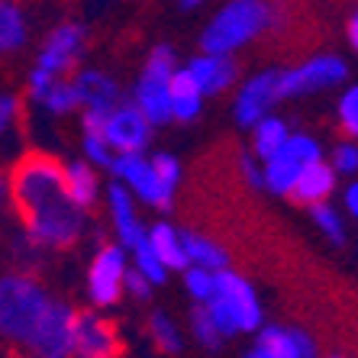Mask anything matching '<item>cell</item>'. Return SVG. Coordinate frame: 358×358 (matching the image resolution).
Returning <instances> with one entry per match:
<instances>
[{
	"mask_svg": "<svg viewBox=\"0 0 358 358\" xmlns=\"http://www.w3.org/2000/svg\"><path fill=\"white\" fill-rule=\"evenodd\" d=\"M10 207L36 249H71L84 233V213L68 200L65 162L49 152H23L7 171Z\"/></svg>",
	"mask_w": 358,
	"mask_h": 358,
	"instance_id": "1",
	"label": "cell"
},
{
	"mask_svg": "<svg viewBox=\"0 0 358 358\" xmlns=\"http://www.w3.org/2000/svg\"><path fill=\"white\" fill-rule=\"evenodd\" d=\"M52 303H55L52 291L33 271L17 268L0 275V339L26 352Z\"/></svg>",
	"mask_w": 358,
	"mask_h": 358,
	"instance_id": "2",
	"label": "cell"
},
{
	"mask_svg": "<svg viewBox=\"0 0 358 358\" xmlns=\"http://www.w3.org/2000/svg\"><path fill=\"white\" fill-rule=\"evenodd\" d=\"M84 45H87V29L78 20H65L55 29H49L33 68H29V75H26V97L39 103V97L49 91L52 81L71 78L78 59L84 55Z\"/></svg>",
	"mask_w": 358,
	"mask_h": 358,
	"instance_id": "3",
	"label": "cell"
},
{
	"mask_svg": "<svg viewBox=\"0 0 358 358\" xmlns=\"http://www.w3.org/2000/svg\"><path fill=\"white\" fill-rule=\"evenodd\" d=\"M203 307H207L213 326L220 329V336L249 333V329H259L262 323L259 297L249 287V281L239 278L236 271H217L213 275V297Z\"/></svg>",
	"mask_w": 358,
	"mask_h": 358,
	"instance_id": "4",
	"label": "cell"
},
{
	"mask_svg": "<svg viewBox=\"0 0 358 358\" xmlns=\"http://www.w3.org/2000/svg\"><path fill=\"white\" fill-rule=\"evenodd\" d=\"M175 49L155 45L145 59V68H142L133 91V107L149 120V126H162L171 120V78H175Z\"/></svg>",
	"mask_w": 358,
	"mask_h": 358,
	"instance_id": "5",
	"label": "cell"
},
{
	"mask_svg": "<svg viewBox=\"0 0 358 358\" xmlns=\"http://www.w3.org/2000/svg\"><path fill=\"white\" fill-rule=\"evenodd\" d=\"M271 23V10L255 0H236L229 7H223L213 17V23L203 29L200 45L207 49V55H226L236 45L249 42L252 36H259L265 26Z\"/></svg>",
	"mask_w": 358,
	"mask_h": 358,
	"instance_id": "6",
	"label": "cell"
},
{
	"mask_svg": "<svg viewBox=\"0 0 358 358\" xmlns=\"http://www.w3.org/2000/svg\"><path fill=\"white\" fill-rule=\"evenodd\" d=\"M126 249L123 245H100L94 252L91 268H87V297L94 310L113 307L123 297V278H126Z\"/></svg>",
	"mask_w": 358,
	"mask_h": 358,
	"instance_id": "7",
	"label": "cell"
},
{
	"mask_svg": "<svg viewBox=\"0 0 358 358\" xmlns=\"http://www.w3.org/2000/svg\"><path fill=\"white\" fill-rule=\"evenodd\" d=\"M123 339L117 323H110L100 310H78L75 313V352L71 358H120Z\"/></svg>",
	"mask_w": 358,
	"mask_h": 358,
	"instance_id": "8",
	"label": "cell"
},
{
	"mask_svg": "<svg viewBox=\"0 0 358 358\" xmlns=\"http://www.w3.org/2000/svg\"><path fill=\"white\" fill-rule=\"evenodd\" d=\"M149 120L133 103H120L103 123V139H107L110 152H117V155H142V149L149 145Z\"/></svg>",
	"mask_w": 358,
	"mask_h": 358,
	"instance_id": "9",
	"label": "cell"
},
{
	"mask_svg": "<svg viewBox=\"0 0 358 358\" xmlns=\"http://www.w3.org/2000/svg\"><path fill=\"white\" fill-rule=\"evenodd\" d=\"M110 171H113L123 184H129V187H133V191L139 194L149 207H159V210L171 207V200L175 197H171V194L159 184L155 171H152V162L145 159V155H113Z\"/></svg>",
	"mask_w": 358,
	"mask_h": 358,
	"instance_id": "10",
	"label": "cell"
},
{
	"mask_svg": "<svg viewBox=\"0 0 358 358\" xmlns=\"http://www.w3.org/2000/svg\"><path fill=\"white\" fill-rule=\"evenodd\" d=\"M342 78H345V62L333 59V55H320V59H310L307 65L294 68V71H284L278 78V100L297 97V94L323 87V84H336Z\"/></svg>",
	"mask_w": 358,
	"mask_h": 358,
	"instance_id": "11",
	"label": "cell"
},
{
	"mask_svg": "<svg viewBox=\"0 0 358 358\" xmlns=\"http://www.w3.org/2000/svg\"><path fill=\"white\" fill-rule=\"evenodd\" d=\"M71 81H75L78 100H81V113L107 120L120 107V84L97 68H84V71L71 75Z\"/></svg>",
	"mask_w": 358,
	"mask_h": 358,
	"instance_id": "12",
	"label": "cell"
},
{
	"mask_svg": "<svg viewBox=\"0 0 358 358\" xmlns=\"http://www.w3.org/2000/svg\"><path fill=\"white\" fill-rule=\"evenodd\" d=\"M278 78H281V71H265V75L252 78L245 84V91L236 100V120L242 126H252L265 120V110L278 100Z\"/></svg>",
	"mask_w": 358,
	"mask_h": 358,
	"instance_id": "13",
	"label": "cell"
},
{
	"mask_svg": "<svg viewBox=\"0 0 358 358\" xmlns=\"http://www.w3.org/2000/svg\"><path fill=\"white\" fill-rule=\"evenodd\" d=\"M107 200H110V217H113V226H117L120 245H123V249H136V245L145 239V229H142V223H139V213H136V207H133L129 191H126L123 184H110Z\"/></svg>",
	"mask_w": 358,
	"mask_h": 358,
	"instance_id": "14",
	"label": "cell"
},
{
	"mask_svg": "<svg viewBox=\"0 0 358 358\" xmlns=\"http://www.w3.org/2000/svg\"><path fill=\"white\" fill-rule=\"evenodd\" d=\"M184 71L194 78L200 94H220L236 81V65L226 55H200Z\"/></svg>",
	"mask_w": 358,
	"mask_h": 358,
	"instance_id": "15",
	"label": "cell"
},
{
	"mask_svg": "<svg viewBox=\"0 0 358 358\" xmlns=\"http://www.w3.org/2000/svg\"><path fill=\"white\" fill-rule=\"evenodd\" d=\"M259 352H265L268 358H313V342L300 329H262L259 336Z\"/></svg>",
	"mask_w": 358,
	"mask_h": 358,
	"instance_id": "16",
	"label": "cell"
},
{
	"mask_svg": "<svg viewBox=\"0 0 358 358\" xmlns=\"http://www.w3.org/2000/svg\"><path fill=\"white\" fill-rule=\"evenodd\" d=\"M333 184H336L333 168L323 165V162H313V165H307L297 175V181H294V187H291V197L297 200V203L320 207V203L333 194Z\"/></svg>",
	"mask_w": 358,
	"mask_h": 358,
	"instance_id": "17",
	"label": "cell"
},
{
	"mask_svg": "<svg viewBox=\"0 0 358 358\" xmlns=\"http://www.w3.org/2000/svg\"><path fill=\"white\" fill-rule=\"evenodd\" d=\"M149 245L155 249L159 262L165 265V271H187V255H184V245H181V233H178L171 223H155L149 226L145 233Z\"/></svg>",
	"mask_w": 358,
	"mask_h": 358,
	"instance_id": "18",
	"label": "cell"
},
{
	"mask_svg": "<svg viewBox=\"0 0 358 358\" xmlns=\"http://www.w3.org/2000/svg\"><path fill=\"white\" fill-rule=\"evenodd\" d=\"M65 191H68V200H71L81 213L97 203L100 181L87 162H65Z\"/></svg>",
	"mask_w": 358,
	"mask_h": 358,
	"instance_id": "19",
	"label": "cell"
},
{
	"mask_svg": "<svg viewBox=\"0 0 358 358\" xmlns=\"http://www.w3.org/2000/svg\"><path fill=\"white\" fill-rule=\"evenodd\" d=\"M181 245H184V255H187V265L191 268H203L210 275H217V271H226V265H229V255L220 249L217 242H210L207 236L184 229Z\"/></svg>",
	"mask_w": 358,
	"mask_h": 358,
	"instance_id": "20",
	"label": "cell"
},
{
	"mask_svg": "<svg viewBox=\"0 0 358 358\" xmlns=\"http://www.w3.org/2000/svg\"><path fill=\"white\" fill-rule=\"evenodd\" d=\"M26 39H29V23H26L23 7L10 3V0H0V59L20 52L26 45Z\"/></svg>",
	"mask_w": 358,
	"mask_h": 358,
	"instance_id": "21",
	"label": "cell"
},
{
	"mask_svg": "<svg viewBox=\"0 0 358 358\" xmlns=\"http://www.w3.org/2000/svg\"><path fill=\"white\" fill-rule=\"evenodd\" d=\"M200 97L203 94L197 91L194 78L187 71H175V78H171V120H181V123L194 120L200 113Z\"/></svg>",
	"mask_w": 358,
	"mask_h": 358,
	"instance_id": "22",
	"label": "cell"
},
{
	"mask_svg": "<svg viewBox=\"0 0 358 358\" xmlns=\"http://www.w3.org/2000/svg\"><path fill=\"white\" fill-rule=\"evenodd\" d=\"M39 107L55 113V117H68L81 110V100H78V91H75V81L71 78H59V81L49 84V91L39 97Z\"/></svg>",
	"mask_w": 358,
	"mask_h": 358,
	"instance_id": "23",
	"label": "cell"
},
{
	"mask_svg": "<svg viewBox=\"0 0 358 358\" xmlns=\"http://www.w3.org/2000/svg\"><path fill=\"white\" fill-rule=\"evenodd\" d=\"M300 171H303V168H300L297 162L287 159L284 152H278L275 159L268 162V168H265V175H262V181H265L275 194H291V187H294V181H297Z\"/></svg>",
	"mask_w": 358,
	"mask_h": 358,
	"instance_id": "24",
	"label": "cell"
},
{
	"mask_svg": "<svg viewBox=\"0 0 358 358\" xmlns=\"http://www.w3.org/2000/svg\"><path fill=\"white\" fill-rule=\"evenodd\" d=\"M291 139L287 136V126L281 120H262L259 129H255V152H259V159H275L278 152L284 149V142Z\"/></svg>",
	"mask_w": 358,
	"mask_h": 358,
	"instance_id": "25",
	"label": "cell"
},
{
	"mask_svg": "<svg viewBox=\"0 0 358 358\" xmlns=\"http://www.w3.org/2000/svg\"><path fill=\"white\" fill-rule=\"evenodd\" d=\"M149 336L155 342V349L165 352V355H178L181 352V333H178V326L165 317V313H152L149 317Z\"/></svg>",
	"mask_w": 358,
	"mask_h": 358,
	"instance_id": "26",
	"label": "cell"
},
{
	"mask_svg": "<svg viewBox=\"0 0 358 358\" xmlns=\"http://www.w3.org/2000/svg\"><path fill=\"white\" fill-rule=\"evenodd\" d=\"M133 259H136V271H139L145 281L155 287V284H165V278H168V271H165V265L159 262V255H155V249L149 245V239H142L139 245L133 249Z\"/></svg>",
	"mask_w": 358,
	"mask_h": 358,
	"instance_id": "27",
	"label": "cell"
},
{
	"mask_svg": "<svg viewBox=\"0 0 358 358\" xmlns=\"http://www.w3.org/2000/svg\"><path fill=\"white\" fill-rule=\"evenodd\" d=\"M23 120V97L17 94H0V145L10 139V133L17 129V123Z\"/></svg>",
	"mask_w": 358,
	"mask_h": 358,
	"instance_id": "28",
	"label": "cell"
},
{
	"mask_svg": "<svg viewBox=\"0 0 358 358\" xmlns=\"http://www.w3.org/2000/svg\"><path fill=\"white\" fill-rule=\"evenodd\" d=\"M149 162H152V171H155L159 184L175 197V187H178V181H181V165H178V159L168 155V152H155Z\"/></svg>",
	"mask_w": 358,
	"mask_h": 358,
	"instance_id": "29",
	"label": "cell"
},
{
	"mask_svg": "<svg viewBox=\"0 0 358 358\" xmlns=\"http://www.w3.org/2000/svg\"><path fill=\"white\" fill-rule=\"evenodd\" d=\"M191 329H194V336L200 339V345H207V349H217L220 345V329L213 326V320H210V313H207V307L203 303H197V307L191 310Z\"/></svg>",
	"mask_w": 358,
	"mask_h": 358,
	"instance_id": "30",
	"label": "cell"
},
{
	"mask_svg": "<svg viewBox=\"0 0 358 358\" xmlns=\"http://www.w3.org/2000/svg\"><path fill=\"white\" fill-rule=\"evenodd\" d=\"M284 155L287 159H294L300 168H307V165H313V162H320V145L310 136H291V139L284 142Z\"/></svg>",
	"mask_w": 358,
	"mask_h": 358,
	"instance_id": "31",
	"label": "cell"
},
{
	"mask_svg": "<svg viewBox=\"0 0 358 358\" xmlns=\"http://www.w3.org/2000/svg\"><path fill=\"white\" fill-rule=\"evenodd\" d=\"M339 129L345 136H352V139H358V87L345 91V97H342V103H339Z\"/></svg>",
	"mask_w": 358,
	"mask_h": 358,
	"instance_id": "32",
	"label": "cell"
},
{
	"mask_svg": "<svg viewBox=\"0 0 358 358\" xmlns=\"http://www.w3.org/2000/svg\"><path fill=\"white\" fill-rule=\"evenodd\" d=\"M187 291L200 300V303H207L213 297V275L203 271V268H187Z\"/></svg>",
	"mask_w": 358,
	"mask_h": 358,
	"instance_id": "33",
	"label": "cell"
},
{
	"mask_svg": "<svg viewBox=\"0 0 358 358\" xmlns=\"http://www.w3.org/2000/svg\"><path fill=\"white\" fill-rule=\"evenodd\" d=\"M313 220H317L320 229H323V233L329 236L333 242H342V239H345V233H342V223H339V213H336L333 207H326V203L313 207Z\"/></svg>",
	"mask_w": 358,
	"mask_h": 358,
	"instance_id": "34",
	"label": "cell"
},
{
	"mask_svg": "<svg viewBox=\"0 0 358 358\" xmlns=\"http://www.w3.org/2000/svg\"><path fill=\"white\" fill-rule=\"evenodd\" d=\"M123 291L129 294V297H136V300H149L152 297V284L145 281L136 268H129V271H126V278H123Z\"/></svg>",
	"mask_w": 358,
	"mask_h": 358,
	"instance_id": "35",
	"label": "cell"
},
{
	"mask_svg": "<svg viewBox=\"0 0 358 358\" xmlns=\"http://www.w3.org/2000/svg\"><path fill=\"white\" fill-rule=\"evenodd\" d=\"M336 168H339L342 175L358 171V145H339L336 149Z\"/></svg>",
	"mask_w": 358,
	"mask_h": 358,
	"instance_id": "36",
	"label": "cell"
},
{
	"mask_svg": "<svg viewBox=\"0 0 358 358\" xmlns=\"http://www.w3.org/2000/svg\"><path fill=\"white\" fill-rule=\"evenodd\" d=\"M10 210V181H7V171H0V223L7 217Z\"/></svg>",
	"mask_w": 358,
	"mask_h": 358,
	"instance_id": "37",
	"label": "cell"
},
{
	"mask_svg": "<svg viewBox=\"0 0 358 358\" xmlns=\"http://www.w3.org/2000/svg\"><path fill=\"white\" fill-rule=\"evenodd\" d=\"M242 171H245V175H249V181H252V184H262V175H259V168L252 165L249 159H242Z\"/></svg>",
	"mask_w": 358,
	"mask_h": 358,
	"instance_id": "38",
	"label": "cell"
},
{
	"mask_svg": "<svg viewBox=\"0 0 358 358\" xmlns=\"http://www.w3.org/2000/svg\"><path fill=\"white\" fill-rule=\"evenodd\" d=\"M345 203H349V210L358 217V184H352V187H349V194H345Z\"/></svg>",
	"mask_w": 358,
	"mask_h": 358,
	"instance_id": "39",
	"label": "cell"
},
{
	"mask_svg": "<svg viewBox=\"0 0 358 358\" xmlns=\"http://www.w3.org/2000/svg\"><path fill=\"white\" fill-rule=\"evenodd\" d=\"M349 36H352V45H355V49H358V17L349 23Z\"/></svg>",
	"mask_w": 358,
	"mask_h": 358,
	"instance_id": "40",
	"label": "cell"
},
{
	"mask_svg": "<svg viewBox=\"0 0 358 358\" xmlns=\"http://www.w3.org/2000/svg\"><path fill=\"white\" fill-rule=\"evenodd\" d=\"M245 358H268V355H265V352H259V349H252V352H249V355H245Z\"/></svg>",
	"mask_w": 358,
	"mask_h": 358,
	"instance_id": "41",
	"label": "cell"
}]
</instances>
